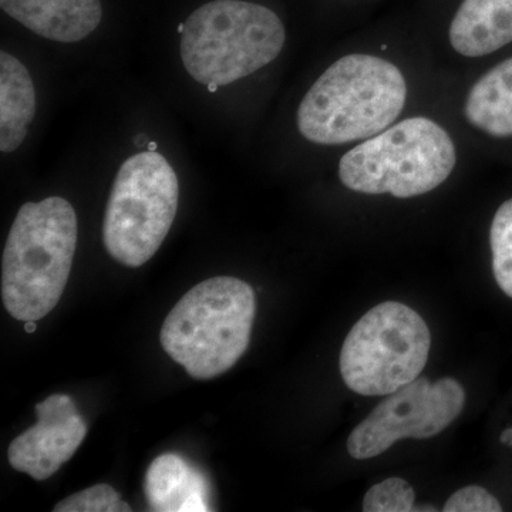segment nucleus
Returning a JSON list of instances; mask_svg holds the SVG:
<instances>
[{
	"label": "nucleus",
	"mask_w": 512,
	"mask_h": 512,
	"mask_svg": "<svg viewBox=\"0 0 512 512\" xmlns=\"http://www.w3.org/2000/svg\"><path fill=\"white\" fill-rule=\"evenodd\" d=\"M406 100V80L394 64L370 55L345 56L303 97L298 128L320 146L366 140L392 126Z\"/></svg>",
	"instance_id": "obj_1"
},
{
	"label": "nucleus",
	"mask_w": 512,
	"mask_h": 512,
	"mask_svg": "<svg viewBox=\"0 0 512 512\" xmlns=\"http://www.w3.org/2000/svg\"><path fill=\"white\" fill-rule=\"evenodd\" d=\"M77 217L69 201L49 197L22 205L2 256V299L16 320L45 318L72 272Z\"/></svg>",
	"instance_id": "obj_2"
},
{
	"label": "nucleus",
	"mask_w": 512,
	"mask_h": 512,
	"mask_svg": "<svg viewBox=\"0 0 512 512\" xmlns=\"http://www.w3.org/2000/svg\"><path fill=\"white\" fill-rule=\"evenodd\" d=\"M255 313V292L247 282L231 276L207 279L168 313L161 345L192 379H214L247 352Z\"/></svg>",
	"instance_id": "obj_3"
},
{
	"label": "nucleus",
	"mask_w": 512,
	"mask_h": 512,
	"mask_svg": "<svg viewBox=\"0 0 512 512\" xmlns=\"http://www.w3.org/2000/svg\"><path fill=\"white\" fill-rule=\"evenodd\" d=\"M285 39L284 23L271 9L214 0L185 20L181 60L192 79L214 93L274 62Z\"/></svg>",
	"instance_id": "obj_4"
},
{
	"label": "nucleus",
	"mask_w": 512,
	"mask_h": 512,
	"mask_svg": "<svg viewBox=\"0 0 512 512\" xmlns=\"http://www.w3.org/2000/svg\"><path fill=\"white\" fill-rule=\"evenodd\" d=\"M456 163V147L447 131L436 121L412 117L346 153L339 178L362 194L413 198L440 187Z\"/></svg>",
	"instance_id": "obj_5"
},
{
	"label": "nucleus",
	"mask_w": 512,
	"mask_h": 512,
	"mask_svg": "<svg viewBox=\"0 0 512 512\" xmlns=\"http://www.w3.org/2000/svg\"><path fill=\"white\" fill-rule=\"evenodd\" d=\"M178 195L177 174L156 150L128 158L104 215L103 241L111 258L128 268L147 264L173 227Z\"/></svg>",
	"instance_id": "obj_6"
},
{
	"label": "nucleus",
	"mask_w": 512,
	"mask_h": 512,
	"mask_svg": "<svg viewBox=\"0 0 512 512\" xmlns=\"http://www.w3.org/2000/svg\"><path fill=\"white\" fill-rule=\"evenodd\" d=\"M430 330L419 313L383 302L350 330L340 352L346 386L362 396H389L420 376L430 353Z\"/></svg>",
	"instance_id": "obj_7"
},
{
	"label": "nucleus",
	"mask_w": 512,
	"mask_h": 512,
	"mask_svg": "<svg viewBox=\"0 0 512 512\" xmlns=\"http://www.w3.org/2000/svg\"><path fill=\"white\" fill-rule=\"evenodd\" d=\"M464 402L466 393L457 380L446 377L431 383L427 377H417L389 394L352 431L348 440L349 454L356 460H367L407 437L430 439L460 416Z\"/></svg>",
	"instance_id": "obj_8"
},
{
	"label": "nucleus",
	"mask_w": 512,
	"mask_h": 512,
	"mask_svg": "<svg viewBox=\"0 0 512 512\" xmlns=\"http://www.w3.org/2000/svg\"><path fill=\"white\" fill-rule=\"evenodd\" d=\"M37 424L10 443V466L45 481L76 454L86 439L87 424L72 397L53 394L36 406Z\"/></svg>",
	"instance_id": "obj_9"
},
{
	"label": "nucleus",
	"mask_w": 512,
	"mask_h": 512,
	"mask_svg": "<svg viewBox=\"0 0 512 512\" xmlns=\"http://www.w3.org/2000/svg\"><path fill=\"white\" fill-rule=\"evenodd\" d=\"M0 8L37 36L76 43L100 25V0H0Z\"/></svg>",
	"instance_id": "obj_10"
},
{
	"label": "nucleus",
	"mask_w": 512,
	"mask_h": 512,
	"mask_svg": "<svg viewBox=\"0 0 512 512\" xmlns=\"http://www.w3.org/2000/svg\"><path fill=\"white\" fill-rule=\"evenodd\" d=\"M144 491L151 511H212L208 478L178 454H163L150 464Z\"/></svg>",
	"instance_id": "obj_11"
},
{
	"label": "nucleus",
	"mask_w": 512,
	"mask_h": 512,
	"mask_svg": "<svg viewBox=\"0 0 512 512\" xmlns=\"http://www.w3.org/2000/svg\"><path fill=\"white\" fill-rule=\"evenodd\" d=\"M448 36L461 56L497 52L512 42V0H463Z\"/></svg>",
	"instance_id": "obj_12"
},
{
	"label": "nucleus",
	"mask_w": 512,
	"mask_h": 512,
	"mask_svg": "<svg viewBox=\"0 0 512 512\" xmlns=\"http://www.w3.org/2000/svg\"><path fill=\"white\" fill-rule=\"evenodd\" d=\"M36 114V90L25 64L0 52V151L22 146Z\"/></svg>",
	"instance_id": "obj_13"
},
{
	"label": "nucleus",
	"mask_w": 512,
	"mask_h": 512,
	"mask_svg": "<svg viewBox=\"0 0 512 512\" xmlns=\"http://www.w3.org/2000/svg\"><path fill=\"white\" fill-rule=\"evenodd\" d=\"M471 126L493 137H512V57L484 74L464 106Z\"/></svg>",
	"instance_id": "obj_14"
},
{
	"label": "nucleus",
	"mask_w": 512,
	"mask_h": 512,
	"mask_svg": "<svg viewBox=\"0 0 512 512\" xmlns=\"http://www.w3.org/2000/svg\"><path fill=\"white\" fill-rule=\"evenodd\" d=\"M495 281L512 298V198L495 214L490 231Z\"/></svg>",
	"instance_id": "obj_15"
},
{
	"label": "nucleus",
	"mask_w": 512,
	"mask_h": 512,
	"mask_svg": "<svg viewBox=\"0 0 512 512\" xmlns=\"http://www.w3.org/2000/svg\"><path fill=\"white\" fill-rule=\"evenodd\" d=\"M413 488L402 478H389L373 485L363 500L365 512H410L414 511Z\"/></svg>",
	"instance_id": "obj_16"
},
{
	"label": "nucleus",
	"mask_w": 512,
	"mask_h": 512,
	"mask_svg": "<svg viewBox=\"0 0 512 512\" xmlns=\"http://www.w3.org/2000/svg\"><path fill=\"white\" fill-rule=\"evenodd\" d=\"M55 512H130L120 494L109 484H97L64 498L53 508Z\"/></svg>",
	"instance_id": "obj_17"
},
{
	"label": "nucleus",
	"mask_w": 512,
	"mask_h": 512,
	"mask_svg": "<svg viewBox=\"0 0 512 512\" xmlns=\"http://www.w3.org/2000/svg\"><path fill=\"white\" fill-rule=\"evenodd\" d=\"M444 512H500V501L477 485L461 488L448 498Z\"/></svg>",
	"instance_id": "obj_18"
},
{
	"label": "nucleus",
	"mask_w": 512,
	"mask_h": 512,
	"mask_svg": "<svg viewBox=\"0 0 512 512\" xmlns=\"http://www.w3.org/2000/svg\"><path fill=\"white\" fill-rule=\"evenodd\" d=\"M501 443L507 444V446L512 447V429H507L503 431L500 437Z\"/></svg>",
	"instance_id": "obj_19"
},
{
	"label": "nucleus",
	"mask_w": 512,
	"mask_h": 512,
	"mask_svg": "<svg viewBox=\"0 0 512 512\" xmlns=\"http://www.w3.org/2000/svg\"><path fill=\"white\" fill-rule=\"evenodd\" d=\"M25 323H26V325H25L26 332H28V333L36 332L37 325H36L35 320H30V322H25Z\"/></svg>",
	"instance_id": "obj_20"
}]
</instances>
